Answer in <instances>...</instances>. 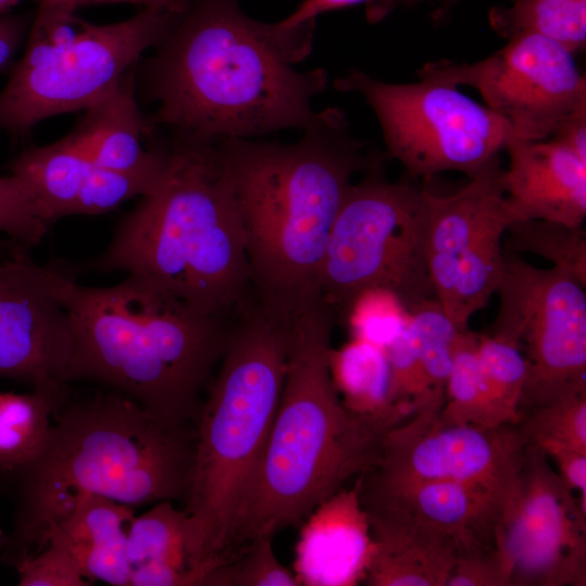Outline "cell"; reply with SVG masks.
Masks as SVG:
<instances>
[{
  "instance_id": "cell-1",
  "label": "cell",
  "mask_w": 586,
  "mask_h": 586,
  "mask_svg": "<svg viewBox=\"0 0 586 586\" xmlns=\"http://www.w3.org/2000/svg\"><path fill=\"white\" fill-rule=\"evenodd\" d=\"M315 22L285 26L246 15L239 0H190L156 46L150 69L154 124L178 140L215 144L304 129L327 86L321 68L295 65L311 49Z\"/></svg>"
},
{
  "instance_id": "cell-2",
  "label": "cell",
  "mask_w": 586,
  "mask_h": 586,
  "mask_svg": "<svg viewBox=\"0 0 586 586\" xmlns=\"http://www.w3.org/2000/svg\"><path fill=\"white\" fill-rule=\"evenodd\" d=\"M293 143H216L243 230L255 301L292 318L322 301L331 230L354 176L377 164L343 111L318 112Z\"/></svg>"
},
{
  "instance_id": "cell-3",
  "label": "cell",
  "mask_w": 586,
  "mask_h": 586,
  "mask_svg": "<svg viewBox=\"0 0 586 586\" xmlns=\"http://www.w3.org/2000/svg\"><path fill=\"white\" fill-rule=\"evenodd\" d=\"M194 448L195 428L170 425L116 391L68 399L36 456L0 474V491L14 505L1 561L15 568L38 553L86 494L131 507L184 502Z\"/></svg>"
},
{
  "instance_id": "cell-4",
  "label": "cell",
  "mask_w": 586,
  "mask_h": 586,
  "mask_svg": "<svg viewBox=\"0 0 586 586\" xmlns=\"http://www.w3.org/2000/svg\"><path fill=\"white\" fill-rule=\"evenodd\" d=\"M49 279L72 328L69 383L101 382L170 425L195 428L237 317L194 313L132 273L93 288L49 266Z\"/></svg>"
},
{
  "instance_id": "cell-5",
  "label": "cell",
  "mask_w": 586,
  "mask_h": 586,
  "mask_svg": "<svg viewBox=\"0 0 586 586\" xmlns=\"http://www.w3.org/2000/svg\"><path fill=\"white\" fill-rule=\"evenodd\" d=\"M336 320L320 301L291 318L284 382L260 464L239 511L230 555L258 536L301 524L373 463L393 421L342 403L329 353Z\"/></svg>"
},
{
  "instance_id": "cell-6",
  "label": "cell",
  "mask_w": 586,
  "mask_h": 586,
  "mask_svg": "<svg viewBox=\"0 0 586 586\" xmlns=\"http://www.w3.org/2000/svg\"><path fill=\"white\" fill-rule=\"evenodd\" d=\"M92 266L136 275L204 316L235 318L255 302L239 212L216 143L177 140L155 188Z\"/></svg>"
},
{
  "instance_id": "cell-7",
  "label": "cell",
  "mask_w": 586,
  "mask_h": 586,
  "mask_svg": "<svg viewBox=\"0 0 586 586\" xmlns=\"http://www.w3.org/2000/svg\"><path fill=\"white\" fill-rule=\"evenodd\" d=\"M291 319L256 302L234 320L195 423L189 493V566L201 586L230 555L239 511L260 464L280 402Z\"/></svg>"
},
{
  "instance_id": "cell-8",
  "label": "cell",
  "mask_w": 586,
  "mask_h": 586,
  "mask_svg": "<svg viewBox=\"0 0 586 586\" xmlns=\"http://www.w3.org/2000/svg\"><path fill=\"white\" fill-rule=\"evenodd\" d=\"M425 191L408 178L390 181L379 163L352 183L331 230L319 283L335 320L368 289L392 291L407 310L436 298L426 260Z\"/></svg>"
},
{
  "instance_id": "cell-9",
  "label": "cell",
  "mask_w": 586,
  "mask_h": 586,
  "mask_svg": "<svg viewBox=\"0 0 586 586\" xmlns=\"http://www.w3.org/2000/svg\"><path fill=\"white\" fill-rule=\"evenodd\" d=\"M175 15L142 9L111 24L75 16L49 31L29 30L26 51L0 93V128L22 137L46 118L87 110L162 41Z\"/></svg>"
},
{
  "instance_id": "cell-10",
  "label": "cell",
  "mask_w": 586,
  "mask_h": 586,
  "mask_svg": "<svg viewBox=\"0 0 586 586\" xmlns=\"http://www.w3.org/2000/svg\"><path fill=\"white\" fill-rule=\"evenodd\" d=\"M334 87L366 100L379 122L386 154L410 178L459 171L471 179L513 133L489 107L436 79L387 82L353 68L335 79Z\"/></svg>"
},
{
  "instance_id": "cell-11",
  "label": "cell",
  "mask_w": 586,
  "mask_h": 586,
  "mask_svg": "<svg viewBox=\"0 0 586 586\" xmlns=\"http://www.w3.org/2000/svg\"><path fill=\"white\" fill-rule=\"evenodd\" d=\"M491 333L523 355L527 374L520 411L586 394L585 285L569 272L538 268L505 251Z\"/></svg>"
},
{
  "instance_id": "cell-12",
  "label": "cell",
  "mask_w": 586,
  "mask_h": 586,
  "mask_svg": "<svg viewBox=\"0 0 586 586\" xmlns=\"http://www.w3.org/2000/svg\"><path fill=\"white\" fill-rule=\"evenodd\" d=\"M573 53L533 34L515 36L494 54L473 63H425L428 77L479 91L485 105L526 140L551 139L565 124L586 114V80Z\"/></svg>"
},
{
  "instance_id": "cell-13",
  "label": "cell",
  "mask_w": 586,
  "mask_h": 586,
  "mask_svg": "<svg viewBox=\"0 0 586 586\" xmlns=\"http://www.w3.org/2000/svg\"><path fill=\"white\" fill-rule=\"evenodd\" d=\"M495 546L510 586L586 585V511L537 446L526 444Z\"/></svg>"
},
{
  "instance_id": "cell-14",
  "label": "cell",
  "mask_w": 586,
  "mask_h": 586,
  "mask_svg": "<svg viewBox=\"0 0 586 586\" xmlns=\"http://www.w3.org/2000/svg\"><path fill=\"white\" fill-rule=\"evenodd\" d=\"M425 407L390 428L364 473L385 480L454 481L506 494L526 443L517 424L486 428L441 418Z\"/></svg>"
},
{
  "instance_id": "cell-15",
  "label": "cell",
  "mask_w": 586,
  "mask_h": 586,
  "mask_svg": "<svg viewBox=\"0 0 586 586\" xmlns=\"http://www.w3.org/2000/svg\"><path fill=\"white\" fill-rule=\"evenodd\" d=\"M14 240L0 245V378L69 399V317L54 294L49 266Z\"/></svg>"
},
{
  "instance_id": "cell-16",
  "label": "cell",
  "mask_w": 586,
  "mask_h": 586,
  "mask_svg": "<svg viewBox=\"0 0 586 586\" xmlns=\"http://www.w3.org/2000/svg\"><path fill=\"white\" fill-rule=\"evenodd\" d=\"M502 170L496 156L453 195L425 191L428 268L436 300L447 316L460 262L491 233L506 231L518 220L506 198Z\"/></svg>"
},
{
  "instance_id": "cell-17",
  "label": "cell",
  "mask_w": 586,
  "mask_h": 586,
  "mask_svg": "<svg viewBox=\"0 0 586 586\" xmlns=\"http://www.w3.org/2000/svg\"><path fill=\"white\" fill-rule=\"evenodd\" d=\"M365 509L404 512L448 536L459 553L495 548V531L506 494L461 482L385 480L362 473Z\"/></svg>"
},
{
  "instance_id": "cell-18",
  "label": "cell",
  "mask_w": 586,
  "mask_h": 586,
  "mask_svg": "<svg viewBox=\"0 0 586 586\" xmlns=\"http://www.w3.org/2000/svg\"><path fill=\"white\" fill-rule=\"evenodd\" d=\"M372 549L358 475L304 519L293 573L303 586H355L365 581Z\"/></svg>"
},
{
  "instance_id": "cell-19",
  "label": "cell",
  "mask_w": 586,
  "mask_h": 586,
  "mask_svg": "<svg viewBox=\"0 0 586 586\" xmlns=\"http://www.w3.org/2000/svg\"><path fill=\"white\" fill-rule=\"evenodd\" d=\"M502 170L506 198L518 220L543 219L582 227L586 217V161L555 139L512 133Z\"/></svg>"
},
{
  "instance_id": "cell-20",
  "label": "cell",
  "mask_w": 586,
  "mask_h": 586,
  "mask_svg": "<svg viewBox=\"0 0 586 586\" xmlns=\"http://www.w3.org/2000/svg\"><path fill=\"white\" fill-rule=\"evenodd\" d=\"M365 510L373 543L366 585H446L459 555L451 538L400 511Z\"/></svg>"
},
{
  "instance_id": "cell-21",
  "label": "cell",
  "mask_w": 586,
  "mask_h": 586,
  "mask_svg": "<svg viewBox=\"0 0 586 586\" xmlns=\"http://www.w3.org/2000/svg\"><path fill=\"white\" fill-rule=\"evenodd\" d=\"M135 509L110 498L86 494L48 533L47 544H60L81 575L93 583L129 586L128 526Z\"/></svg>"
},
{
  "instance_id": "cell-22",
  "label": "cell",
  "mask_w": 586,
  "mask_h": 586,
  "mask_svg": "<svg viewBox=\"0 0 586 586\" xmlns=\"http://www.w3.org/2000/svg\"><path fill=\"white\" fill-rule=\"evenodd\" d=\"M188 517L163 500L128 526L130 586H196L188 555Z\"/></svg>"
},
{
  "instance_id": "cell-23",
  "label": "cell",
  "mask_w": 586,
  "mask_h": 586,
  "mask_svg": "<svg viewBox=\"0 0 586 586\" xmlns=\"http://www.w3.org/2000/svg\"><path fill=\"white\" fill-rule=\"evenodd\" d=\"M92 168L90 155L74 130L54 143L21 153L11 163V175L24 182L51 225L71 215Z\"/></svg>"
},
{
  "instance_id": "cell-24",
  "label": "cell",
  "mask_w": 586,
  "mask_h": 586,
  "mask_svg": "<svg viewBox=\"0 0 586 586\" xmlns=\"http://www.w3.org/2000/svg\"><path fill=\"white\" fill-rule=\"evenodd\" d=\"M75 129L93 166L126 169L141 163L151 150H143V116L135 99L132 73L86 110Z\"/></svg>"
},
{
  "instance_id": "cell-25",
  "label": "cell",
  "mask_w": 586,
  "mask_h": 586,
  "mask_svg": "<svg viewBox=\"0 0 586 586\" xmlns=\"http://www.w3.org/2000/svg\"><path fill=\"white\" fill-rule=\"evenodd\" d=\"M329 369L333 385L349 411L385 418L395 424L404 421L391 402V369L385 348L352 337L339 348L331 347Z\"/></svg>"
},
{
  "instance_id": "cell-26",
  "label": "cell",
  "mask_w": 586,
  "mask_h": 586,
  "mask_svg": "<svg viewBox=\"0 0 586 586\" xmlns=\"http://www.w3.org/2000/svg\"><path fill=\"white\" fill-rule=\"evenodd\" d=\"M477 333L461 330L445 386L442 419L486 428L513 424L494 398L477 356Z\"/></svg>"
},
{
  "instance_id": "cell-27",
  "label": "cell",
  "mask_w": 586,
  "mask_h": 586,
  "mask_svg": "<svg viewBox=\"0 0 586 586\" xmlns=\"http://www.w3.org/2000/svg\"><path fill=\"white\" fill-rule=\"evenodd\" d=\"M494 31L509 40L520 35L548 38L571 53L586 44V0H514L488 13Z\"/></svg>"
},
{
  "instance_id": "cell-28",
  "label": "cell",
  "mask_w": 586,
  "mask_h": 586,
  "mask_svg": "<svg viewBox=\"0 0 586 586\" xmlns=\"http://www.w3.org/2000/svg\"><path fill=\"white\" fill-rule=\"evenodd\" d=\"M62 406L38 391L21 395L0 393V474L36 456Z\"/></svg>"
},
{
  "instance_id": "cell-29",
  "label": "cell",
  "mask_w": 586,
  "mask_h": 586,
  "mask_svg": "<svg viewBox=\"0 0 586 586\" xmlns=\"http://www.w3.org/2000/svg\"><path fill=\"white\" fill-rule=\"evenodd\" d=\"M168 150H151L139 164L126 169L93 166L71 215H97L137 195L151 192L164 174Z\"/></svg>"
},
{
  "instance_id": "cell-30",
  "label": "cell",
  "mask_w": 586,
  "mask_h": 586,
  "mask_svg": "<svg viewBox=\"0 0 586 586\" xmlns=\"http://www.w3.org/2000/svg\"><path fill=\"white\" fill-rule=\"evenodd\" d=\"M505 234L506 251L537 255L586 286V234L582 227L521 219L512 222Z\"/></svg>"
},
{
  "instance_id": "cell-31",
  "label": "cell",
  "mask_w": 586,
  "mask_h": 586,
  "mask_svg": "<svg viewBox=\"0 0 586 586\" xmlns=\"http://www.w3.org/2000/svg\"><path fill=\"white\" fill-rule=\"evenodd\" d=\"M409 328L430 393L444 399L460 329L436 298L421 302L409 310Z\"/></svg>"
},
{
  "instance_id": "cell-32",
  "label": "cell",
  "mask_w": 586,
  "mask_h": 586,
  "mask_svg": "<svg viewBox=\"0 0 586 586\" xmlns=\"http://www.w3.org/2000/svg\"><path fill=\"white\" fill-rule=\"evenodd\" d=\"M202 586H300L277 558L272 536H258L211 569Z\"/></svg>"
},
{
  "instance_id": "cell-33",
  "label": "cell",
  "mask_w": 586,
  "mask_h": 586,
  "mask_svg": "<svg viewBox=\"0 0 586 586\" xmlns=\"http://www.w3.org/2000/svg\"><path fill=\"white\" fill-rule=\"evenodd\" d=\"M476 349L494 398L517 424L527 374L523 355L514 345L489 333H477Z\"/></svg>"
},
{
  "instance_id": "cell-34",
  "label": "cell",
  "mask_w": 586,
  "mask_h": 586,
  "mask_svg": "<svg viewBox=\"0 0 586 586\" xmlns=\"http://www.w3.org/2000/svg\"><path fill=\"white\" fill-rule=\"evenodd\" d=\"M517 426L526 444L558 443L586 450V394L521 411Z\"/></svg>"
},
{
  "instance_id": "cell-35",
  "label": "cell",
  "mask_w": 586,
  "mask_h": 586,
  "mask_svg": "<svg viewBox=\"0 0 586 586\" xmlns=\"http://www.w3.org/2000/svg\"><path fill=\"white\" fill-rule=\"evenodd\" d=\"M409 311L398 296L382 288L359 293L347 307L342 321L352 337H358L385 348L400 333Z\"/></svg>"
},
{
  "instance_id": "cell-36",
  "label": "cell",
  "mask_w": 586,
  "mask_h": 586,
  "mask_svg": "<svg viewBox=\"0 0 586 586\" xmlns=\"http://www.w3.org/2000/svg\"><path fill=\"white\" fill-rule=\"evenodd\" d=\"M49 226L23 181L14 175L0 177V232L28 249L41 241Z\"/></svg>"
},
{
  "instance_id": "cell-37",
  "label": "cell",
  "mask_w": 586,
  "mask_h": 586,
  "mask_svg": "<svg viewBox=\"0 0 586 586\" xmlns=\"http://www.w3.org/2000/svg\"><path fill=\"white\" fill-rule=\"evenodd\" d=\"M20 586H90L71 555L60 544L43 549L15 566Z\"/></svg>"
},
{
  "instance_id": "cell-38",
  "label": "cell",
  "mask_w": 586,
  "mask_h": 586,
  "mask_svg": "<svg viewBox=\"0 0 586 586\" xmlns=\"http://www.w3.org/2000/svg\"><path fill=\"white\" fill-rule=\"evenodd\" d=\"M189 2L190 0H40L30 30L49 31L66 24L76 16L78 9L86 5L127 3L142 7V9L179 14L187 8Z\"/></svg>"
},
{
  "instance_id": "cell-39",
  "label": "cell",
  "mask_w": 586,
  "mask_h": 586,
  "mask_svg": "<svg viewBox=\"0 0 586 586\" xmlns=\"http://www.w3.org/2000/svg\"><path fill=\"white\" fill-rule=\"evenodd\" d=\"M445 586H510V583L495 547L459 553Z\"/></svg>"
},
{
  "instance_id": "cell-40",
  "label": "cell",
  "mask_w": 586,
  "mask_h": 586,
  "mask_svg": "<svg viewBox=\"0 0 586 586\" xmlns=\"http://www.w3.org/2000/svg\"><path fill=\"white\" fill-rule=\"evenodd\" d=\"M537 447L555 462L558 475L586 511V450L558 443H544Z\"/></svg>"
},
{
  "instance_id": "cell-41",
  "label": "cell",
  "mask_w": 586,
  "mask_h": 586,
  "mask_svg": "<svg viewBox=\"0 0 586 586\" xmlns=\"http://www.w3.org/2000/svg\"><path fill=\"white\" fill-rule=\"evenodd\" d=\"M33 18L28 15H0V72L11 65L30 29Z\"/></svg>"
},
{
  "instance_id": "cell-42",
  "label": "cell",
  "mask_w": 586,
  "mask_h": 586,
  "mask_svg": "<svg viewBox=\"0 0 586 586\" xmlns=\"http://www.w3.org/2000/svg\"><path fill=\"white\" fill-rule=\"evenodd\" d=\"M372 1L378 0H303L291 14L280 22L285 26H298L307 22H316L317 16L323 13Z\"/></svg>"
},
{
  "instance_id": "cell-43",
  "label": "cell",
  "mask_w": 586,
  "mask_h": 586,
  "mask_svg": "<svg viewBox=\"0 0 586 586\" xmlns=\"http://www.w3.org/2000/svg\"><path fill=\"white\" fill-rule=\"evenodd\" d=\"M551 139H555L586 161V114L565 124Z\"/></svg>"
},
{
  "instance_id": "cell-44",
  "label": "cell",
  "mask_w": 586,
  "mask_h": 586,
  "mask_svg": "<svg viewBox=\"0 0 586 586\" xmlns=\"http://www.w3.org/2000/svg\"><path fill=\"white\" fill-rule=\"evenodd\" d=\"M382 1L384 10L382 13H387L392 8L395 7H417L421 3H431L436 4V9L434 11V15L436 17H442L443 14H445L447 11H449L453 7H455L457 3H459L462 0H379ZM381 13V14H382Z\"/></svg>"
},
{
  "instance_id": "cell-45",
  "label": "cell",
  "mask_w": 586,
  "mask_h": 586,
  "mask_svg": "<svg viewBox=\"0 0 586 586\" xmlns=\"http://www.w3.org/2000/svg\"><path fill=\"white\" fill-rule=\"evenodd\" d=\"M22 0H0V14L10 11L17 5Z\"/></svg>"
},
{
  "instance_id": "cell-46",
  "label": "cell",
  "mask_w": 586,
  "mask_h": 586,
  "mask_svg": "<svg viewBox=\"0 0 586 586\" xmlns=\"http://www.w3.org/2000/svg\"><path fill=\"white\" fill-rule=\"evenodd\" d=\"M8 543V534H5L1 528H0V551L4 548V546L7 545Z\"/></svg>"
}]
</instances>
